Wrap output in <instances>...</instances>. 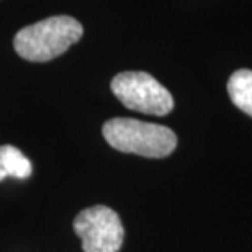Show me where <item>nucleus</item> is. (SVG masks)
Segmentation results:
<instances>
[{"label": "nucleus", "instance_id": "obj_4", "mask_svg": "<svg viewBox=\"0 0 252 252\" xmlns=\"http://www.w3.org/2000/svg\"><path fill=\"white\" fill-rule=\"evenodd\" d=\"M74 231L82 241L84 252H118L125 238L117 211L103 205L80 211L74 220Z\"/></svg>", "mask_w": 252, "mask_h": 252}, {"label": "nucleus", "instance_id": "obj_6", "mask_svg": "<svg viewBox=\"0 0 252 252\" xmlns=\"http://www.w3.org/2000/svg\"><path fill=\"white\" fill-rule=\"evenodd\" d=\"M2 154H3V162L8 177L28 179L32 175V162H30V159L18 148L5 144L2 146Z\"/></svg>", "mask_w": 252, "mask_h": 252}, {"label": "nucleus", "instance_id": "obj_2", "mask_svg": "<svg viewBox=\"0 0 252 252\" xmlns=\"http://www.w3.org/2000/svg\"><path fill=\"white\" fill-rule=\"evenodd\" d=\"M103 138L113 149L153 159L167 158L177 148V136L170 128L134 118L108 120Z\"/></svg>", "mask_w": 252, "mask_h": 252}, {"label": "nucleus", "instance_id": "obj_1", "mask_svg": "<svg viewBox=\"0 0 252 252\" xmlns=\"http://www.w3.org/2000/svg\"><path fill=\"white\" fill-rule=\"evenodd\" d=\"M82 34L84 28L77 20L56 15L20 30L13 38V48L27 61L48 63L64 54Z\"/></svg>", "mask_w": 252, "mask_h": 252}, {"label": "nucleus", "instance_id": "obj_5", "mask_svg": "<svg viewBox=\"0 0 252 252\" xmlns=\"http://www.w3.org/2000/svg\"><path fill=\"white\" fill-rule=\"evenodd\" d=\"M228 94L236 107L252 117V70H236L228 80Z\"/></svg>", "mask_w": 252, "mask_h": 252}, {"label": "nucleus", "instance_id": "obj_7", "mask_svg": "<svg viewBox=\"0 0 252 252\" xmlns=\"http://www.w3.org/2000/svg\"><path fill=\"white\" fill-rule=\"evenodd\" d=\"M8 174H7V169H5V162H3V154H2V146H0V182L3 179H7Z\"/></svg>", "mask_w": 252, "mask_h": 252}, {"label": "nucleus", "instance_id": "obj_3", "mask_svg": "<svg viewBox=\"0 0 252 252\" xmlns=\"http://www.w3.org/2000/svg\"><path fill=\"white\" fill-rule=\"evenodd\" d=\"M110 87L115 97L134 112L164 117L174 108L170 92L148 72H122L115 75Z\"/></svg>", "mask_w": 252, "mask_h": 252}]
</instances>
